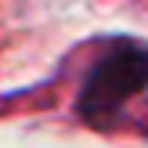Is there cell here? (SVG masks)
<instances>
[{
  "mask_svg": "<svg viewBox=\"0 0 148 148\" xmlns=\"http://www.w3.org/2000/svg\"><path fill=\"white\" fill-rule=\"evenodd\" d=\"M145 87H148V47L119 43L90 69V79L79 94V112L87 119H101Z\"/></svg>",
  "mask_w": 148,
  "mask_h": 148,
  "instance_id": "6da1fadb",
  "label": "cell"
}]
</instances>
